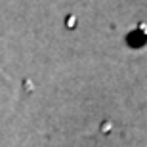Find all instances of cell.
<instances>
[{
  "mask_svg": "<svg viewBox=\"0 0 147 147\" xmlns=\"http://www.w3.org/2000/svg\"><path fill=\"white\" fill-rule=\"evenodd\" d=\"M75 23H76V21H75V17H69V27H71V25L75 27Z\"/></svg>",
  "mask_w": 147,
  "mask_h": 147,
  "instance_id": "6da1fadb",
  "label": "cell"
}]
</instances>
